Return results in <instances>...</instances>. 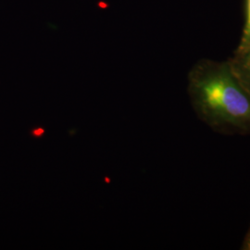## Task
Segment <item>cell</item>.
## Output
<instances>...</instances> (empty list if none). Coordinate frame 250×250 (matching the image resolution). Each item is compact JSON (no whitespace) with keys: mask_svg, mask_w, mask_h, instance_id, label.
Instances as JSON below:
<instances>
[{"mask_svg":"<svg viewBox=\"0 0 250 250\" xmlns=\"http://www.w3.org/2000/svg\"><path fill=\"white\" fill-rule=\"evenodd\" d=\"M250 43V0H246L245 10V24L243 27L241 39L237 47H242Z\"/></svg>","mask_w":250,"mask_h":250,"instance_id":"3957f363","label":"cell"},{"mask_svg":"<svg viewBox=\"0 0 250 250\" xmlns=\"http://www.w3.org/2000/svg\"><path fill=\"white\" fill-rule=\"evenodd\" d=\"M45 130L43 127H37V128H35V129L32 130L31 134L36 138H40L45 134Z\"/></svg>","mask_w":250,"mask_h":250,"instance_id":"277c9868","label":"cell"},{"mask_svg":"<svg viewBox=\"0 0 250 250\" xmlns=\"http://www.w3.org/2000/svg\"><path fill=\"white\" fill-rule=\"evenodd\" d=\"M188 94L197 117L211 129L250 134V95L228 61L197 62L188 74Z\"/></svg>","mask_w":250,"mask_h":250,"instance_id":"6da1fadb","label":"cell"},{"mask_svg":"<svg viewBox=\"0 0 250 250\" xmlns=\"http://www.w3.org/2000/svg\"><path fill=\"white\" fill-rule=\"evenodd\" d=\"M243 249L246 250H250V231L249 234H248V236H247V238H246V240H245Z\"/></svg>","mask_w":250,"mask_h":250,"instance_id":"5b68a950","label":"cell"},{"mask_svg":"<svg viewBox=\"0 0 250 250\" xmlns=\"http://www.w3.org/2000/svg\"><path fill=\"white\" fill-rule=\"evenodd\" d=\"M228 62L236 78L250 95V43L237 47Z\"/></svg>","mask_w":250,"mask_h":250,"instance_id":"7a4b0ae2","label":"cell"}]
</instances>
